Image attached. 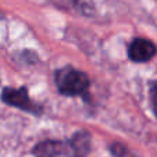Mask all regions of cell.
<instances>
[{"label": "cell", "mask_w": 157, "mask_h": 157, "mask_svg": "<svg viewBox=\"0 0 157 157\" xmlns=\"http://www.w3.org/2000/svg\"><path fill=\"white\" fill-rule=\"evenodd\" d=\"M91 146L90 134L80 131L69 141H44L33 147L36 157H87Z\"/></svg>", "instance_id": "cell-1"}, {"label": "cell", "mask_w": 157, "mask_h": 157, "mask_svg": "<svg viewBox=\"0 0 157 157\" xmlns=\"http://www.w3.org/2000/svg\"><path fill=\"white\" fill-rule=\"evenodd\" d=\"M110 152L113 153L116 157H132V155L130 153V150L127 149L125 146L120 144H114L110 146Z\"/></svg>", "instance_id": "cell-5"}, {"label": "cell", "mask_w": 157, "mask_h": 157, "mask_svg": "<svg viewBox=\"0 0 157 157\" xmlns=\"http://www.w3.org/2000/svg\"><path fill=\"white\" fill-rule=\"evenodd\" d=\"M55 84L62 95L77 97L87 92L90 80L84 72L77 71L72 66H65L55 72Z\"/></svg>", "instance_id": "cell-2"}, {"label": "cell", "mask_w": 157, "mask_h": 157, "mask_svg": "<svg viewBox=\"0 0 157 157\" xmlns=\"http://www.w3.org/2000/svg\"><path fill=\"white\" fill-rule=\"evenodd\" d=\"M150 102H152V108L157 117V81L153 83L152 88H150Z\"/></svg>", "instance_id": "cell-6"}, {"label": "cell", "mask_w": 157, "mask_h": 157, "mask_svg": "<svg viewBox=\"0 0 157 157\" xmlns=\"http://www.w3.org/2000/svg\"><path fill=\"white\" fill-rule=\"evenodd\" d=\"M2 101L4 103L10 106H14V108H18L21 110L29 112L32 114H40L43 112V108L39 106L37 103H35L32 99L29 98V94H28V90L25 87L22 88H4L2 92Z\"/></svg>", "instance_id": "cell-3"}, {"label": "cell", "mask_w": 157, "mask_h": 157, "mask_svg": "<svg viewBox=\"0 0 157 157\" xmlns=\"http://www.w3.org/2000/svg\"><path fill=\"white\" fill-rule=\"evenodd\" d=\"M156 46L147 39H134L128 47V57L134 62H147L156 55Z\"/></svg>", "instance_id": "cell-4"}]
</instances>
